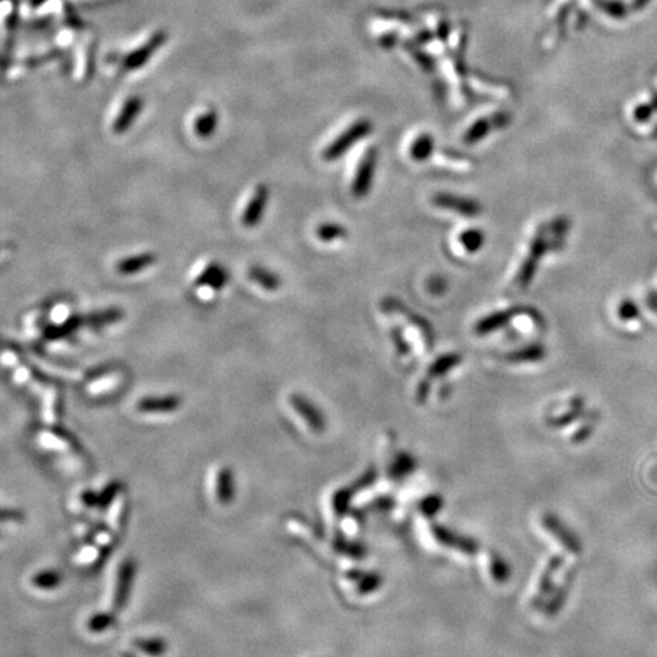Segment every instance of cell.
Wrapping results in <instances>:
<instances>
[{"label": "cell", "mask_w": 657, "mask_h": 657, "mask_svg": "<svg viewBox=\"0 0 657 657\" xmlns=\"http://www.w3.org/2000/svg\"><path fill=\"white\" fill-rule=\"evenodd\" d=\"M134 571L135 566L130 558H125L123 561H120L116 569L113 571L107 597V606L110 612L118 613L123 610L125 604H127L130 597Z\"/></svg>", "instance_id": "obj_1"}, {"label": "cell", "mask_w": 657, "mask_h": 657, "mask_svg": "<svg viewBox=\"0 0 657 657\" xmlns=\"http://www.w3.org/2000/svg\"><path fill=\"white\" fill-rule=\"evenodd\" d=\"M554 248L557 247H552L551 242H548L545 239L544 228H539V232L534 235L533 239H531L527 259L524 260V264L522 266H520V271L517 274V283L520 288H527L531 283L540 259L544 257L545 253L551 252V249H554Z\"/></svg>", "instance_id": "obj_2"}, {"label": "cell", "mask_w": 657, "mask_h": 657, "mask_svg": "<svg viewBox=\"0 0 657 657\" xmlns=\"http://www.w3.org/2000/svg\"><path fill=\"white\" fill-rule=\"evenodd\" d=\"M370 123L367 120H359L352 127H349L342 134H339L338 137L333 140L327 148L322 152V159L326 162H335L338 160L341 155L346 154L352 146L359 142L362 137H365L370 133Z\"/></svg>", "instance_id": "obj_3"}, {"label": "cell", "mask_w": 657, "mask_h": 657, "mask_svg": "<svg viewBox=\"0 0 657 657\" xmlns=\"http://www.w3.org/2000/svg\"><path fill=\"white\" fill-rule=\"evenodd\" d=\"M166 38H168V35H166V33H163V30L154 33L150 37V40L146 41V43H143L140 47L131 50L127 55L120 57V70L130 72V70H137L143 67L146 62L154 57L155 52H157L166 43Z\"/></svg>", "instance_id": "obj_4"}, {"label": "cell", "mask_w": 657, "mask_h": 657, "mask_svg": "<svg viewBox=\"0 0 657 657\" xmlns=\"http://www.w3.org/2000/svg\"><path fill=\"white\" fill-rule=\"evenodd\" d=\"M210 496L218 505L227 507L235 499V476L227 466H218L210 473Z\"/></svg>", "instance_id": "obj_5"}, {"label": "cell", "mask_w": 657, "mask_h": 657, "mask_svg": "<svg viewBox=\"0 0 657 657\" xmlns=\"http://www.w3.org/2000/svg\"><path fill=\"white\" fill-rule=\"evenodd\" d=\"M376 164H378V151L374 148H370L367 152L364 154V157L361 159L358 164L356 174H354V179L352 183V193L354 198H364V196H367V193L370 192Z\"/></svg>", "instance_id": "obj_6"}, {"label": "cell", "mask_w": 657, "mask_h": 657, "mask_svg": "<svg viewBox=\"0 0 657 657\" xmlns=\"http://www.w3.org/2000/svg\"><path fill=\"white\" fill-rule=\"evenodd\" d=\"M289 405L294 408L301 420H305L309 429L315 434H320L326 429L325 415L320 411L317 405L312 403L308 398L301 394H292L289 398Z\"/></svg>", "instance_id": "obj_7"}, {"label": "cell", "mask_w": 657, "mask_h": 657, "mask_svg": "<svg viewBox=\"0 0 657 657\" xmlns=\"http://www.w3.org/2000/svg\"><path fill=\"white\" fill-rule=\"evenodd\" d=\"M434 206L444 208V210H452L455 213H460L463 216L473 218L483 212V207L476 200L466 196H458L454 193H437L432 198Z\"/></svg>", "instance_id": "obj_8"}, {"label": "cell", "mask_w": 657, "mask_h": 657, "mask_svg": "<svg viewBox=\"0 0 657 657\" xmlns=\"http://www.w3.org/2000/svg\"><path fill=\"white\" fill-rule=\"evenodd\" d=\"M268 201H269V189L265 184H259L253 192V196L249 198V201L242 213L241 221L247 228H253L260 224Z\"/></svg>", "instance_id": "obj_9"}, {"label": "cell", "mask_w": 657, "mask_h": 657, "mask_svg": "<svg viewBox=\"0 0 657 657\" xmlns=\"http://www.w3.org/2000/svg\"><path fill=\"white\" fill-rule=\"evenodd\" d=\"M181 406V399L175 394L148 395L137 402V411L143 414H169Z\"/></svg>", "instance_id": "obj_10"}, {"label": "cell", "mask_w": 657, "mask_h": 657, "mask_svg": "<svg viewBox=\"0 0 657 657\" xmlns=\"http://www.w3.org/2000/svg\"><path fill=\"white\" fill-rule=\"evenodd\" d=\"M40 444L49 449L47 452H54L57 455H77L78 446L70 435L62 431H47L41 434Z\"/></svg>", "instance_id": "obj_11"}, {"label": "cell", "mask_w": 657, "mask_h": 657, "mask_svg": "<svg viewBox=\"0 0 657 657\" xmlns=\"http://www.w3.org/2000/svg\"><path fill=\"white\" fill-rule=\"evenodd\" d=\"M108 551L99 546L96 541H89V544L82 545L72 557V561L81 569H95L102 565L106 560Z\"/></svg>", "instance_id": "obj_12"}, {"label": "cell", "mask_w": 657, "mask_h": 657, "mask_svg": "<svg viewBox=\"0 0 657 657\" xmlns=\"http://www.w3.org/2000/svg\"><path fill=\"white\" fill-rule=\"evenodd\" d=\"M143 108V99L140 96H130L122 106L119 114L114 119L113 131L116 134H123L131 128V125L139 118Z\"/></svg>", "instance_id": "obj_13"}, {"label": "cell", "mask_w": 657, "mask_h": 657, "mask_svg": "<svg viewBox=\"0 0 657 657\" xmlns=\"http://www.w3.org/2000/svg\"><path fill=\"white\" fill-rule=\"evenodd\" d=\"M432 534L438 541H440L442 545L451 546L454 549H460V551L466 552V554H473V552L478 551L476 541H473L472 539L458 537L456 534L452 533V531L446 529L443 527H437V525L432 527Z\"/></svg>", "instance_id": "obj_14"}, {"label": "cell", "mask_w": 657, "mask_h": 657, "mask_svg": "<svg viewBox=\"0 0 657 657\" xmlns=\"http://www.w3.org/2000/svg\"><path fill=\"white\" fill-rule=\"evenodd\" d=\"M155 262H157V256L154 253H140L119 260L116 264V271L122 276H133L142 273V271L150 268Z\"/></svg>", "instance_id": "obj_15"}, {"label": "cell", "mask_w": 657, "mask_h": 657, "mask_svg": "<svg viewBox=\"0 0 657 657\" xmlns=\"http://www.w3.org/2000/svg\"><path fill=\"white\" fill-rule=\"evenodd\" d=\"M62 575L55 569H41L29 578V586L38 592H52L61 586Z\"/></svg>", "instance_id": "obj_16"}, {"label": "cell", "mask_w": 657, "mask_h": 657, "mask_svg": "<svg viewBox=\"0 0 657 657\" xmlns=\"http://www.w3.org/2000/svg\"><path fill=\"white\" fill-rule=\"evenodd\" d=\"M544 527L546 529H549L552 534H554L556 539H558L563 545H565V548L571 552H580L581 551V546H580V541L573 537L569 531L563 527L558 520L554 517V516H551V515H545L544 516Z\"/></svg>", "instance_id": "obj_17"}, {"label": "cell", "mask_w": 657, "mask_h": 657, "mask_svg": "<svg viewBox=\"0 0 657 657\" xmlns=\"http://www.w3.org/2000/svg\"><path fill=\"white\" fill-rule=\"evenodd\" d=\"M515 312H516L515 309H508V310H500V312H495V314H490L476 322L475 332L478 333V335H488V333L504 327L507 322L513 318Z\"/></svg>", "instance_id": "obj_18"}, {"label": "cell", "mask_w": 657, "mask_h": 657, "mask_svg": "<svg viewBox=\"0 0 657 657\" xmlns=\"http://www.w3.org/2000/svg\"><path fill=\"white\" fill-rule=\"evenodd\" d=\"M107 525L114 533H119L123 527L125 516H127V496L120 492L116 499L113 500L110 507L107 508Z\"/></svg>", "instance_id": "obj_19"}, {"label": "cell", "mask_w": 657, "mask_h": 657, "mask_svg": "<svg viewBox=\"0 0 657 657\" xmlns=\"http://www.w3.org/2000/svg\"><path fill=\"white\" fill-rule=\"evenodd\" d=\"M82 325H86V315H72L64 322H61V325L49 326L45 330V338L49 341L66 338L72 333H75Z\"/></svg>", "instance_id": "obj_20"}, {"label": "cell", "mask_w": 657, "mask_h": 657, "mask_svg": "<svg viewBox=\"0 0 657 657\" xmlns=\"http://www.w3.org/2000/svg\"><path fill=\"white\" fill-rule=\"evenodd\" d=\"M228 280V274L224 266L212 264L208 265L203 273L198 276L196 279V285L198 286H208L212 289H221Z\"/></svg>", "instance_id": "obj_21"}, {"label": "cell", "mask_w": 657, "mask_h": 657, "mask_svg": "<svg viewBox=\"0 0 657 657\" xmlns=\"http://www.w3.org/2000/svg\"><path fill=\"white\" fill-rule=\"evenodd\" d=\"M133 648L145 657H163L168 651V644L162 638H137L133 641Z\"/></svg>", "instance_id": "obj_22"}, {"label": "cell", "mask_w": 657, "mask_h": 657, "mask_svg": "<svg viewBox=\"0 0 657 657\" xmlns=\"http://www.w3.org/2000/svg\"><path fill=\"white\" fill-rule=\"evenodd\" d=\"M114 627L113 612H96L86 621V629L90 634H106Z\"/></svg>", "instance_id": "obj_23"}, {"label": "cell", "mask_w": 657, "mask_h": 657, "mask_svg": "<svg viewBox=\"0 0 657 657\" xmlns=\"http://www.w3.org/2000/svg\"><path fill=\"white\" fill-rule=\"evenodd\" d=\"M248 276L259 286H262L266 291H277L281 285L280 279L273 273V271L265 269L264 266H253L248 271Z\"/></svg>", "instance_id": "obj_24"}, {"label": "cell", "mask_w": 657, "mask_h": 657, "mask_svg": "<svg viewBox=\"0 0 657 657\" xmlns=\"http://www.w3.org/2000/svg\"><path fill=\"white\" fill-rule=\"evenodd\" d=\"M216 127H218V113L215 110H208L203 113L201 116L196 118L193 130L198 137L208 139V137H212V134L216 131Z\"/></svg>", "instance_id": "obj_25"}, {"label": "cell", "mask_w": 657, "mask_h": 657, "mask_svg": "<svg viewBox=\"0 0 657 657\" xmlns=\"http://www.w3.org/2000/svg\"><path fill=\"white\" fill-rule=\"evenodd\" d=\"M123 312L118 308H111V309H103L99 312H93V314L86 315V325L91 327H99V326H106V325H113L119 320H122Z\"/></svg>", "instance_id": "obj_26"}, {"label": "cell", "mask_w": 657, "mask_h": 657, "mask_svg": "<svg viewBox=\"0 0 657 657\" xmlns=\"http://www.w3.org/2000/svg\"><path fill=\"white\" fill-rule=\"evenodd\" d=\"M461 354H458V353H447V354H443V356H440L438 359H435L432 362V365L429 367V371H427V374H429V378H435V376H442V374L447 373L449 370L455 369L458 364L461 362Z\"/></svg>", "instance_id": "obj_27"}, {"label": "cell", "mask_w": 657, "mask_h": 657, "mask_svg": "<svg viewBox=\"0 0 657 657\" xmlns=\"http://www.w3.org/2000/svg\"><path fill=\"white\" fill-rule=\"evenodd\" d=\"M98 507V493L91 490H82L72 499V513H89L90 510Z\"/></svg>", "instance_id": "obj_28"}, {"label": "cell", "mask_w": 657, "mask_h": 657, "mask_svg": "<svg viewBox=\"0 0 657 657\" xmlns=\"http://www.w3.org/2000/svg\"><path fill=\"white\" fill-rule=\"evenodd\" d=\"M545 354L546 352L544 346H540V344H531V346L525 349H520L515 353H511L508 359L511 362H536V361L544 359Z\"/></svg>", "instance_id": "obj_29"}, {"label": "cell", "mask_w": 657, "mask_h": 657, "mask_svg": "<svg viewBox=\"0 0 657 657\" xmlns=\"http://www.w3.org/2000/svg\"><path fill=\"white\" fill-rule=\"evenodd\" d=\"M485 241L484 233L479 230V228H468V230H464L460 235V242L464 247L466 252L468 253H476L479 249L483 248Z\"/></svg>", "instance_id": "obj_30"}, {"label": "cell", "mask_w": 657, "mask_h": 657, "mask_svg": "<svg viewBox=\"0 0 657 657\" xmlns=\"http://www.w3.org/2000/svg\"><path fill=\"white\" fill-rule=\"evenodd\" d=\"M432 150H434V142L429 135L425 134V135H420V137L412 143L410 154H411L412 160L425 162L432 154Z\"/></svg>", "instance_id": "obj_31"}, {"label": "cell", "mask_w": 657, "mask_h": 657, "mask_svg": "<svg viewBox=\"0 0 657 657\" xmlns=\"http://www.w3.org/2000/svg\"><path fill=\"white\" fill-rule=\"evenodd\" d=\"M317 236L321 239L322 242H333L338 241V239H344L347 236V230L339 224L335 223H326L321 224L317 230Z\"/></svg>", "instance_id": "obj_32"}, {"label": "cell", "mask_w": 657, "mask_h": 657, "mask_svg": "<svg viewBox=\"0 0 657 657\" xmlns=\"http://www.w3.org/2000/svg\"><path fill=\"white\" fill-rule=\"evenodd\" d=\"M492 572H493V575H495L496 580H505L508 577L507 568H505V565L500 558H495L493 565H492Z\"/></svg>", "instance_id": "obj_33"}, {"label": "cell", "mask_w": 657, "mask_h": 657, "mask_svg": "<svg viewBox=\"0 0 657 657\" xmlns=\"http://www.w3.org/2000/svg\"><path fill=\"white\" fill-rule=\"evenodd\" d=\"M438 507H440V498H429L425 502L423 508L427 511V515H432V513H435V510ZM426 511H425V513H426Z\"/></svg>", "instance_id": "obj_34"}, {"label": "cell", "mask_w": 657, "mask_h": 657, "mask_svg": "<svg viewBox=\"0 0 657 657\" xmlns=\"http://www.w3.org/2000/svg\"><path fill=\"white\" fill-rule=\"evenodd\" d=\"M631 312H636V308H634V303H622L621 308H619V315L625 320H629V318H634L631 317Z\"/></svg>", "instance_id": "obj_35"}, {"label": "cell", "mask_w": 657, "mask_h": 657, "mask_svg": "<svg viewBox=\"0 0 657 657\" xmlns=\"http://www.w3.org/2000/svg\"><path fill=\"white\" fill-rule=\"evenodd\" d=\"M46 2H47V0H29V4H30V6H33V8H38V6H41V5L46 4Z\"/></svg>", "instance_id": "obj_36"}, {"label": "cell", "mask_w": 657, "mask_h": 657, "mask_svg": "<svg viewBox=\"0 0 657 657\" xmlns=\"http://www.w3.org/2000/svg\"><path fill=\"white\" fill-rule=\"evenodd\" d=\"M119 657H133V656L128 654V653H122V654H119Z\"/></svg>", "instance_id": "obj_37"}]
</instances>
